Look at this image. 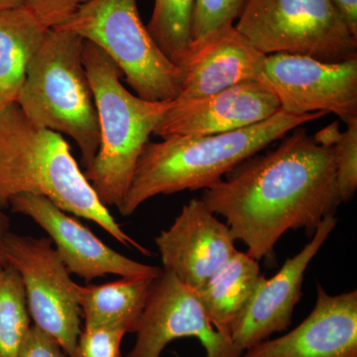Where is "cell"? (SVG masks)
<instances>
[{"label":"cell","mask_w":357,"mask_h":357,"mask_svg":"<svg viewBox=\"0 0 357 357\" xmlns=\"http://www.w3.org/2000/svg\"><path fill=\"white\" fill-rule=\"evenodd\" d=\"M201 199L225 218L250 257L258 262L272 257L286 232L305 229L312 236L342 204L333 147L319 145L306 129L295 128L272 151L250 157L227 180L204 189Z\"/></svg>","instance_id":"6da1fadb"},{"label":"cell","mask_w":357,"mask_h":357,"mask_svg":"<svg viewBox=\"0 0 357 357\" xmlns=\"http://www.w3.org/2000/svg\"><path fill=\"white\" fill-rule=\"evenodd\" d=\"M23 194L50 199L66 213L100 225L126 248L151 256L100 203L61 133L35 126L13 103L0 109V210Z\"/></svg>","instance_id":"7a4b0ae2"},{"label":"cell","mask_w":357,"mask_h":357,"mask_svg":"<svg viewBox=\"0 0 357 357\" xmlns=\"http://www.w3.org/2000/svg\"><path fill=\"white\" fill-rule=\"evenodd\" d=\"M325 115L319 112L297 116L281 109L266 121L231 132L174 136L161 142H148L117 210L129 217L158 195L206 189L290 131Z\"/></svg>","instance_id":"3957f363"},{"label":"cell","mask_w":357,"mask_h":357,"mask_svg":"<svg viewBox=\"0 0 357 357\" xmlns=\"http://www.w3.org/2000/svg\"><path fill=\"white\" fill-rule=\"evenodd\" d=\"M84 65L98 112L100 148L84 176L103 206L119 208L149 137L173 100L150 102L121 84L123 73L100 47L84 40Z\"/></svg>","instance_id":"277c9868"},{"label":"cell","mask_w":357,"mask_h":357,"mask_svg":"<svg viewBox=\"0 0 357 357\" xmlns=\"http://www.w3.org/2000/svg\"><path fill=\"white\" fill-rule=\"evenodd\" d=\"M83 51L84 39L79 35L52 28L28 67L16 103L35 126L70 136L86 168L100 139Z\"/></svg>","instance_id":"5b68a950"},{"label":"cell","mask_w":357,"mask_h":357,"mask_svg":"<svg viewBox=\"0 0 357 357\" xmlns=\"http://www.w3.org/2000/svg\"><path fill=\"white\" fill-rule=\"evenodd\" d=\"M56 28L100 47L141 98L164 102L180 93L182 72L155 43L141 20L137 0H89Z\"/></svg>","instance_id":"8992f818"},{"label":"cell","mask_w":357,"mask_h":357,"mask_svg":"<svg viewBox=\"0 0 357 357\" xmlns=\"http://www.w3.org/2000/svg\"><path fill=\"white\" fill-rule=\"evenodd\" d=\"M236 28L264 55L328 63L357 59V38L332 0H248Z\"/></svg>","instance_id":"52a82bcc"},{"label":"cell","mask_w":357,"mask_h":357,"mask_svg":"<svg viewBox=\"0 0 357 357\" xmlns=\"http://www.w3.org/2000/svg\"><path fill=\"white\" fill-rule=\"evenodd\" d=\"M7 260L20 272L34 326L55 338L72 356L82 333L76 284L49 237L6 238Z\"/></svg>","instance_id":"ba28073f"},{"label":"cell","mask_w":357,"mask_h":357,"mask_svg":"<svg viewBox=\"0 0 357 357\" xmlns=\"http://www.w3.org/2000/svg\"><path fill=\"white\" fill-rule=\"evenodd\" d=\"M259 79L288 114H335L345 123L357 119V59L328 63L307 56L272 54L266 57Z\"/></svg>","instance_id":"9c48e42d"},{"label":"cell","mask_w":357,"mask_h":357,"mask_svg":"<svg viewBox=\"0 0 357 357\" xmlns=\"http://www.w3.org/2000/svg\"><path fill=\"white\" fill-rule=\"evenodd\" d=\"M135 333L126 357H160L167 345L182 337H196L206 357L241 356L231 340L211 325L196 291L166 270L155 279Z\"/></svg>","instance_id":"30bf717a"},{"label":"cell","mask_w":357,"mask_h":357,"mask_svg":"<svg viewBox=\"0 0 357 357\" xmlns=\"http://www.w3.org/2000/svg\"><path fill=\"white\" fill-rule=\"evenodd\" d=\"M9 208L34 220L49 234L70 274L86 282L107 275L158 278L162 268L134 261L102 243L86 225L61 210L50 199L33 195H18Z\"/></svg>","instance_id":"8fae6325"},{"label":"cell","mask_w":357,"mask_h":357,"mask_svg":"<svg viewBox=\"0 0 357 357\" xmlns=\"http://www.w3.org/2000/svg\"><path fill=\"white\" fill-rule=\"evenodd\" d=\"M236 238L201 199H192L168 229L155 238L162 269L198 289L236 252Z\"/></svg>","instance_id":"7c38bea8"},{"label":"cell","mask_w":357,"mask_h":357,"mask_svg":"<svg viewBox=\"0 0 357 357\" xmlns=\"http://www.w3.org/2000/svg\"><path fill=\"white\" fill-rule=\"evenodd\" d=\"M337 225L335 215L324 218L311 241L299 253L288 258L271 278L263 277L252 300L230 333L232 344L241 354L269 340L273 333L285 332L291 326L307 267Z\"/></svg>","instance_id":"4fadbf2b"},{"label":"cell","mask_w":357,"mask_h":357,"mask_svg":"<svg viewBox=\"0 0 357 357\" xmlns=\"http://www.w3.org/2000/svg\"><path fill=\"white\" fill-rule=\"evenodd\" d=\"M280 110L277 96L259 79L194 100H173L153 134L166 139L231 132L266 121Z\"/></svg>","instance_id":"5bb4252c"},{"label":"cell","mask_w":357,"mask_h":357,"mask_svg":"<svg viewBox=\"0 0 357 357\" xmlns=\"http://www.w3.org/2000/svg\"><path fill=\"white\" fill-rule=\"evenodd\" d=\"M266 57L234 25L211 33L192 42L178 63L182 83L175 100H194L236 84L259 81Z\"/></svg>","instance_id":"9a60e30c"},{"label":"cell","mask_w":357,"mask_h":357,"mask_svg":"<svg viewBox=\"0 0 357 357\" xmlns=\"http://www.w3.org/2000/svg\"><path fill=\"white\" fill-rule=\"evenodd\" d=\"M317 289L316 305L302 324L241 357H357V291L330 295Z\"/></svg>","instance_id":"2e32d148"},{"label":"cell","mask_w":357,"mask_h":357,"mask_svg":"<svg viewBox=\"0 0 357 357\" xmlns=\"http://www.w3.org/2000/svg\"><path fill=\"white\" fill-rule=\"evenodd\" d=\"M258 261L237 250L202 287L199 302L213 328L230 338V333L248 307L262 280Z\"/></svg>","instance_id":"e0dca14e"},{"label":"cell","mask_w":357,"mask_h":357,"mask_svg":"<svg viewBox=\"0 0 357 357\" xmlns=\"http://www.w3.org/2000/svg\"><path fill=\"white\" fill-rule=\"evenodd\" d=\"M155 279L121 277L100 285L76 284L84 328H117L126 333H136Z\"/></svg>","instance_id":"ac0fdd59"},{"label":"cell","mask_w":357,"mask_h":357,"mask_svg":"<svg viewBox=\"0 0 357 357\" xmlns=\"http://www.w3.org/2000/svg\"><path fill=\"white\" fill-rule=\"evenodd\" d=\"M49 31L24 6L0 10V109L16 103Z\"/></svg>","instance_id":"d6986e66"},{"label":"cell","mask_w":357,"mask_h":357,"mask_svg":"<svg viewBox=\"0 0 357 357\" xmlns=\"http://www.w3.org/2000/svg\"><path fill=\"white\" fill-rule=\"evenodd\" d=\"M30 312L20 272L0 266V357H18L29 332Z\"/></svg>","instance_id":"ffe728a7"},{"label":"cell","mask_w":357,"mask_h":357,"mask_svg":"<svg viewBox=\"0 0 357 357\" xmlns=\"http://www.w3.org/2000/svg\"><path fill=\"white\" fill-rule=\"evenodd\" d=\"M195 0H155L148 31L161 51L177 65L191 46Z\"/></svg>","instance_id":"44dd1931"},{"label":"cell","mask_w":357,"mask_h":357,"mask_svg":"<svg viewBox=\"0 0 357 357\" xmlns=\"http://www.w3.org/2000/svg\"><path fill=\"white\" fill-rule=\"evenodd\" d=\"M248 0H195L191 39L199 41L211 33L234 25Z\"/></svg>","instance_id":"7402d4cb"},{"label":"cell","mask_w":357,"mask_h":357,"mask_svg":"<svg viewBox=\"0 0 357 357\" xmlns=\"http://www.w3.org/2000/svg\"><path fill=\"white\" fill-rule=\"evenodd\" d=\"M333 145L335 181L340 203L351 201L357 190V119L347 122Z\"/></svg>","instance_id":"603a6c76"},{"label":"cell","mask_w":357,"mask_h":357,"mask_svg":"<svg viewBox=\"0 0 357 357\" xmlns=\"http://www.w3.org/2000/svg\"><path fill=\"white\" fill-rule=\"evenodd\" d=\"M126 332L117 328H84L70 357H122Z\"/></svg>","instance_id":"cb8c5ba5"},{"label":"cell","mask_w":357,"mask_h":357,"mask_svg":"<svg viewBox=\"0 0 357 357\" xmlns=\"http://www.w3.org/2000/svg\"><path fill=\"white\" fill-rule=\"evenodd\" d=\"M89 0H22L27 8L46 27L64 24Z\"/></svg>","instance_id":"d4e9b609"},{"label":"cell","mask_w":357,"mask_h":357,"mask_svg":"<svg viewBox=\"0 0 357 357\" xmlns=\"http://www.w3.org/2000/svg\"><path fill=\"white\" fill-rule=\"evenodd\" d=\"M18 357H69L57 340L38 326H31Z\"/></svg>","instance_id":"484cf974"},{"label":"cell","mask_w":357,"mask_h":357,"mask_svg":"<svg viewBox=\"0 0 357 357\" xmlns=\"http://www.w3.org/2000/svg\"><path fill=\"white\" fill-rule=\"evenodd\" d=\"M349 31L357 38V0H332Z\"/></svg>","instance_id":"4316f807"},{"label":"cell","mask_w":357,"mask_h":357,"mask_svg":"<svg viewBox=\"0 0 357 357\" xmlns=\"http://www.w3.org/2000/svg\"><path fill=\"white\" fill-rule=\"evenodd\" d=\"M340 126L338 121L333 122L330 126H326V128L319 130L316 135L312 136L314 139L319 145H323L326 147H333V143L337 140V136L340 135Z\"/></svg>","instance_id":"83f0119b"},{"label":"cell","mask_w":357,"mask_h":357,"mask_svg":"<svg viewBox=\"0 0 357 357\" xmlns=\"http://www.w3.org/2000/svg\"><path fill=\"white\" fill-rule=\"evenodd\" d=\"M10 218L3 211L0 210V266L9 264L6 256V238L10 232Z\"/></svg>","instance_id":"f1b7e54d"},{"label":"cell","mask_w":357,"mask_h":357,"mask_svg":"<svg viewBox=\"0 0 357 357\" xmlns=\"http://www.w3.org/2000/svg\"><path fill=\"white\" fill-rule=\"evenodd\" d=\"M23 6L22 0H0V10Z\"/></svg>","instance_id":"f546056e"}]
</instances>
